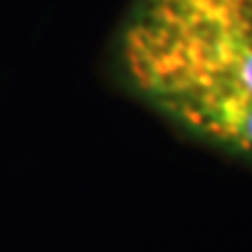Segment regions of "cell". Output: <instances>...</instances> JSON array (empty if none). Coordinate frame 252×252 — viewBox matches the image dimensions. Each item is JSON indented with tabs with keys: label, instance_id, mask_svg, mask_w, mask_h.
<instances>
[{
	"label": "cell",
	"instance_id": "6da1fadb",
	"mask_svg": "<svg viewBox=\"0 0 252 252\" xmlns=\"http://www.w3.org/2000/svg\"><path fill=\"white\" fill-rule=\"evenodd\" d=\"M119 59L126 80L166 117L252 157L250 0H138Z\"/></svg>",
	"mask_w": 252,
	"mask_h": 252
},
{
	"label": "cell",
	"instance_id": "7a4b0ae2",
	"mask_svg": "<svg viewBox=\"0 0 252 252\" xmlns=\"http://www.w3.org/2000/svg\"><path fill=\"white\" fill-rule=\"evenodd\" d=\"M250 2H252V0H250Z\"/></svg>",
	"mask_w": 252,
	"mask_h": 252
}]
</instances>
